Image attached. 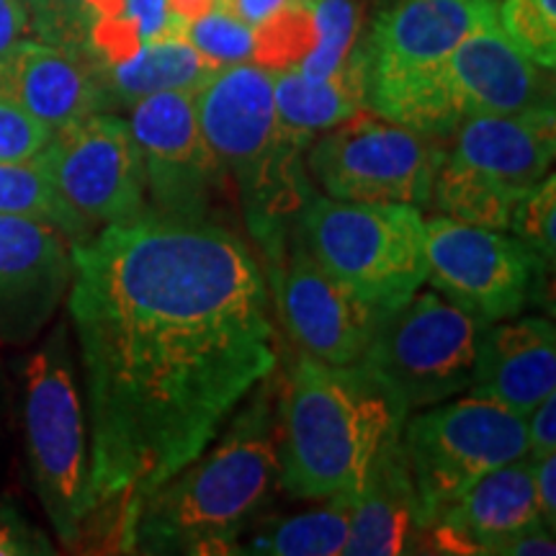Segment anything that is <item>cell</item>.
<instances>
[{
  "label": "cell",
  "instance_id": "4316f807",
  "mask_svg": "<svg viewBox=\"0 0 556 556\" xmlns=\"http://www.w3.org/2000/svg\"><path fill=\"white\" fill-rule=\"evenodd\" d=\"M315 45V16L312 0L291 3L255 26L253 62L266 70L294 67Z\"/></svg>",
  "mask_w": 556,
  "mask_h": 556
},
{
  "label": "cell",
  "instance_id": "cb8c5ba5",
  "mask_svg": "<svg viewBox=\"0 0 556 556\" xmlns=\"http://www.w3.org/2000/svg\"><path fill=\"white\" fill-rule=\"evenodd\" d=\"M356 492L328 497V505L255 528L238 554L258 556H336L343 554Z\"/></svg>",
  "mask_w": 556,
  "mask_h": 556
},
{
  "label": "cell",
  "instance_id": "ffe728a7",
  "mask_svg": "<svg viewBox=\"0 0 556 556\" xmlns=\"http://www.w3.org/2000/svg\"><path fill=\"white\" fill-rule=\"evenodd\" d=\"M73 278L67 238L47 222L0 214V325L39 323Z\"/></svg>",
  "mask_w": 556,
  "mask_h": 556
},
{
  "label": "cell",
  "instance_id": "44dd1931",
  "mask_svg": "<svg viewBox=\"0 0 556 556\" xmlns=\"http://www.w3.org/2000/svg\"><path fill=\"white\" fill-rule=\"evenodd\" d=\"M422 531L420 505H417L413 475L402 430L381 443L364 482L356 492V505L351 513L345 556H394L409 552V539Z\"/></svg>",
  "mask_w": 556,
  "mask_h": 556
},
{
  "label": "cell",
  "instance_id": "7c38bea8",
  "mask_svg": "<svg viewBox=\"0 0 556 556\" xmlns=\"http://www.w3.org/2000/svg\"><path fill=\"white\" fill-rule=\"evenodd\" d=\"M37 160L88 227L129 225L152 214L142 152L122 116L96 111L54 129Z\"/></svg>",
  "mask_w": 556,
  "mask_h": 556
},
{
  "label": "cell",
  "instance_id": "8992f818",
  "mask_svg": "<svg viewBox=\"0 0 556 556\" xmlns=\"http://www.w3.org/2000/svg\"><path fill=\"white\" fill-rule=\"evenodd\" d=\"M435 173L430 204L438 217L507 232L518 201L552 170L554 106L507 116H469Z\"/></svg>",
  "mask_w": 556,
  "mask_h": 556
},
{
  "label": "cell",
  "instance_id": "6da1fadb",
  "mask_svg": "<svg viewBox=\"0 0 556 556\" xmlns=\"http://www.w3.org/2000/svg\"><path fill=\"white\" fill-rule=\"evenodd\" d=\"M70 253L96 505L124 497L127 513L276 371L268 283L248 242L208 219L150 214Z\"/></svg>",
  "mask_w": 556,
  "mask_h": 556
},
{
  "label": "cell",
  "instance_id": "603a6c76",
  "mask_svg": "<svg viewBox=\"0 0 556 556\" xmlns=\"http://www.w3.org/2000/svg\"><path fill=\"white\" fill-rule=\"evenodd\" d=\"M274 103L287 127L317 135L364 109L358 60L330 78H307L296 67L274 73Z\"/></svg>",
  "mask_w": 556,
  "mask_h": 556
},
{
  "label": "cell",
  "instance_id": "f546056e",
  "mask_svg": "<svg viewBox=\"0 0 556 556\" xmlns=\"http://www.w3.org/2000/svg\"><path fill=\"white\" fill-rule=\"evenodd\" d=\"M507 232L523 242L544 266L556 261V178L548 176L518 201Z\"/></svg>",
  "mask_w": 556,
  "mask_h": 556
},
{
  "label": "cell",
  "instance_id": "d4e9b609",
  "mask_svg": "<svg viewBox=\"0 0 556 556\" xmlns=\"http://www.w3.org/2000/svg\"><path fill=\"white\" fill-rule=\"evenodd\" d=\"M0 214L47 222L58 227L67 240H73V245L96 235V229L88 227L60 199L37 155L16 163H0Z\"/></svg>",
  "mask_w": 556,
  "mask_h": 556
},
{
  "label": "cell",
  "instance_id": "9a60e30c",
  "mask_svg": "<svg viewBox=\"0 0 556 556\" xmlns=\"http://www.w3.org/2000/svg\"><path fill=\"white\" fill-rule=\"evenodd\" d=\"M129 109V127L142 152L152 214L206 219L227 173L201 131L197 93L165 90L131 103Z\"/></svg>",
  "mask_w": 556,
  "mask_h": 556
},
{
  "label": "cell",
  "instance_id": "277c9868",
  "mask_svg": "<svg viewBox=\"0 0 556 556\" xmlns=\"http://www.w3.org/2000/svg\"><path fill=\"white\" fill-rule=\"evenodd\" d=\"M197 114L208 148L232 176L250 235L263 250L291 229L312 197L304 173L315 135L278 119L274 70L258 62L219 67L197 90Z\"/></svg>",
  "mask_w": 556,
  "mask_h": 556
},
{
  "label": "cell",
  "instance_id": "484cf974",
  "mask_svg": "<svg viewBox=\"0 0 556 556\" xmlns=\"http://www.w3.org/2000/svg\"><path fill=\"white\" fill-rule=\"evenodd\" d=\"M315 45L294 65L307 78H330L358 60V13L353 0H312Z\"/></svg>",
  "mask_w": 556,
  "mask_h": 556
},
{
  "label": "cell",
  "instance_id": "83f0119b",
  "mask_svg": "<svg viewBox=\"0 0 556 556\" xmlns=\"http://www.w3.org/2000/svg\"><path fill=\"white\" fill-rule=\"evenodd\" d=\"M497 24L507 39L536 65H556V0H503Z\"/></svg>",
  "mask_w": 556,
  "mask_h": 556
},
{
  "label": "cell",
  "instance_id": "4dcf8cb0",
  "mask_svg": "<svg viewBox=\"0 0 556 556\" xmlns=\"http://www.w3.org/2000/svg\"><path fill=\"white\" fill-rule=\"evenodd\" d=\"M31 29L47 45L86 52L88 16L86 0H24Z\"/></svg>",
  "mask_w": 556,
  "mask_h": 556
},
{
  "label": "cell",
  "instance_id": "52a82bcc",
  "mask_svg": "<svg viewBox=\"0 0 556 556\" xmlns=\"http://www.w3.org/2000/svg\"><path fill=\"white\" fill-rule=\"evenodd\" d=\"M312 255L364 302L394 309L428 278L420 206L312 197L299 214Z\"/></svg>",
  "mask_w": 556,
  "mask_h": 556
},
{
  "label": "cell",
  "instance_id": "5b68a950",
  "mask_svg": "<svg viewBox=\"0 0 556 556\" xmlns=\"http://www.w3.org/2000/svg\"><path fill=\"white\" fill-rule=\"evenodd\" d=\"M497 21V0H397L358 47L364 109L428 137L462 124L448 60L469 34Z\"/></svg>",
  "mask_w": 556,
  "mask_h": 556
},
{
  "label": "cell",
  "instance_id": "8d00e7d4",
  "mask_svg": "<svg viewBox=\"0 0 556 556\" xmlns=\"http://www.w3.org/2000/svg\"><path fill=\"white\" fill-rule=\"evenodd\" d=\"M531 462L539 518L556 531V451L544 456H531Z\"/></svg>",
  "mask_w": 556,
  "mask_h": 556
},
{
  "label": "cell",
  "instance_id": "5bb4252c",
  "mask_svg": "<svg viewBox=\"0 0 556 556\" xmlns=\"http://www.w3.org/2000/svg\"><path fill=\"white\" fill-rule=\"evenodd\" d=\"M426 281L484 323L518 317L546 266L510 232L435 217L426 222Z\"/></svg>",
  "mask_w": 556,
  "mask_h": 556
},
{
  "label": "cell",
  "instance_id": "3957f363",
  "mask_svg": "<svg viewBox=\"0 0 556 556\" xmlns=\"http://www.w3.org/2000/svg\"><path fill=\"white\" fill-rule=\"evenodd\" d=\"M407 415L358 364L299 356L281 397L278 484L299 500L358 492L364 475Z\"/></svg>",
  "mask_w": 556,
  "mask_h": 556
},
{
  "label": "cell",
  "instance_id": "f1b7e54d",
  "mask_svg": "<svg viewBox=\"0 0 556 556\" xmlns=\"http://www.w3.org/2000/svg\"><path fill=\"white\" fill-rule=\"evenodd\" d=\"M184 37L191 41L193 50L201 58L212 62L214 67L240 65V62H253L255 52V29L245 21L225 9L208 11L191 24L184 26Z\"/></svg>",
  "mask_w": 556,
  "mask_h": 556
},
{
  "label": "cell",
  "instance_id": "d6a6232c",
  "mask_svg": "<svg viewBox=\"0 0 556 556\" xmlns=\"http://www.w3.org/2000/svg\"><path fill=\"white\" fill-rule=\"evenodd\" d=\"M52 541L13 505H0V556H50Z\"/></svg>",
  "mask_w": 556,
  "mask_h": 556
},
{
  "label": "cell",
  "instance_id": "f35d334b",
  "mask_svg": "<svg viewBox=\"0 0 556 556\" xmlns=\"http://www.w3.org/2000/svg\"><path fill=\"white\" fill-rule=\"evenodd\" d=\"M291 3H302V0H219V9L229 11L255 29V26Z\"/></svg>",
  "mask_w": 556,
  "mask_h": 556
},
{
  "label": "cell",
  "instance_id": "ac0fdd59",
  "mask_svg": "<svg viewBox=\"0 0 556 556\" xmlns=\"http://www.w3.org/2000/svg\"><path fill=\"white\" fill-rule=\"evenodd\" d=\"M469 394L528 415L556 392V328L552 319L526 317L486 325Z\"/></svg>",
  "mask_w": 556,
  "mask_h": 556
},
{
  "label": "cell",
  "instance_id": "836d02e7",
  "mask_svg": "<svg viewBox=\"0 0 556 556\" xmlns=\"http://www.w3.org/2000/svg\"><path fill=\"white\" fill-rule=\"evenodd\" d=\"M554 533V528H548L544 520L536 518L513 536L500 541L492 556H552L556 554Z\"/></svg>",
  "mask_w": 556,
  "mask_h": 556
},
{
  "label": "cell",
  "instance_id": "8fae6325",
  "mask_svg": "<svg viewBox=\"0 0 556 556\" xmlns=\"http://www.w3.org/2000/svg\"><path fill=\"white\" fill-rule=\"evenodd\" d=\"M443 157L435 137L361 109L317 131L304 160L312 180L330 199L428 206Z\"/></svg>",
  "mask_w": 556,
  "mask_h": 556
},
{
  "label": "cell",
  "instance_id": "74e56055",
  "mask_svg": "<svg viewBox=\"0 0 556 556\" xmlns=\"http://www.w3.org/2000/svg\"><path fill=\"white\" fill-rule=\"evenodd\" d=\"M29 29L31 21L24 0H0V60L26 39Z\"/></svg>",
  "mask_w": 556,
  "mask_h": 556
},
{
  "label": "cell",
  "instance_id": "ba28073f",
  "mask_svg": "<svg viewBox=\"0 0 556 556\" xmlns=\"http://www.w3.org/2000/svg\"><path fill=\"white\" fill-rule=\"evenodd\" d=\"M24 428L34 490L58 539L73 546L99 505L90 477L88 417L75 379L67 325H58L52 338L26 361Z\"/></svg>",
  "mask_w": 556,
  "mask_h": 556
},
{
  "label": "cell",
  "instance_id": "ab89813d",
  "mask_svg": "<svg viewBox=\"0 0 556 556\" xmlns=\"http://www.w3.org/2000/svg\"><path fill=\"white\" fill-rule=\"evenodd\" d=\"M165 5H168V16L176 18L180 26H186L217 9L219 0H165Z\"/></svg>",
  "mask_w": 556,
  "mask_h": 556
},
{
  "label": "cell",
  "instance_id": "4fadbf2b",
  "mask_svg": "<svg viewBox=\"0 0 556 556\" xmlns=\"http://www.w3.org/2000/svg\"><path fill=\"white\" fill-rule=\"evenodd\" d=\"M274 276L276 307L304 356L351 366L364 356L387 309L374 307L323 268L299 229L263 250Z\"/></svg>",
  "mask_w": 556,
  "mask_h": 556
},
{
  "label": "cell",
  "instance_id": "e0dca14e",
  "mask_svg": "<svg viewBox=\"0 0 556 556\" xmlns=\"http://www.w3.org/2000/svg\"><path fill=\"white\" fill-rule=\"evenodd\" d=\"M544 70L507 39L497 21L469 34L448 60L462 122L469 116H507L554 106Z\"/></svg>",
  "mask_w": 556,
  "mask_h": 556
},
{
  "label": "cell",
  "instance_id": "7a4b0ae2",
  "mask_svg": "<svg viewBox=\"0 0 556 556\" xmlns=\"http://www.w3.org/2000/svg\"><path fill=\"white\" fill-rule=\"evenodd\" d=\"M276 484L278 426L268 392H261L232 417L217 446H206L124 513L122 552L238 554Z\"/></svg>",
  "mask_w": 556,
  "mask_h": 556
},
{
  "label": "cell",
  "instance_id": "7402d4cb",
  "mask_svg": "<svg viewBox=\"0 0 556 556\" xmlns=\"http://www.w3.org/2000/svg\"><path fill=\"white\" fill-rule=\"evenodd\" d=\"M103 90L111 103H131L165 90H197L217 73L212 62L201 58L193 45L184 37V26L173 18L170 29L144 41L139 50L116 65L99 67Z\"/></svg>",
  "mask_w": 556,
  "mask_h": 556
},
{
  "label": "cell",
  "instance_id": "d6986e66",
  "mask_svg": "<svg viewBox=\"0 0 556 556\" xmlns=\"http://www.w3.org/2000/svg\"><path fill=\"white\" fill-rule=\"evenodd\" d=\"M539 518L533 462L520 456L471 484L430 520L435 546L448 554L492 556L500 541Z\"/></svg>",
  "mask_w": 556,
  "mask_h": 556
},
{
  "label": "cell",
  "instance_id": "2e32d148",
  "mask_svg": "<svg viewBox=\"0 0 556 556\" xmlns=\"http://www.w3.org/2000/svg\"><path fill=\"white\" fill-rule=\"evenodd\" d=\"M0 99L16 103L52 131L109 109L99 65L90 54L29 39L0 60Z\"/></svg>",
  "mask_w": 556,
  "mask_h": 556
},
{
  "label": "cell",
  "instance_id": "d590c367",
  "mask_svg": "<svg viewBox=\"0 0 556 556\" xmlns=\"http://www.w3.org/2000/svg\"><path fill=\"white\" fill-rule=\"evenodd\" d=\"M528 430V456H544L556 451V392L539 402L526 415Z\"/></svg>",
  "mask_w": 556,
  "mask_h": 556
},
{
  "label": "cell",
  "instance_id": "30bf717a",
  "mask_svg": "<svg viewBox=\"0 0 556 556\" xmlns=\"http://www.w3.org/2000/svg\"><path fill=\"white\" fill-rule=\"evenodd\" d=\"M402 446L422 528H428L430 520L471 484L528 454L526 415L467 394L456 402L433 405L428 413L407 415Z\"/></svg>",
  "mask_w": 556,
  "mask_h": 556
},
{
  "label": "cell",
  "instance_id": "1f68e13d",
  "mask_svg": "<svg viewBox=\"0 0 556 556\" xmlns=\"http://www.w3.org/2000/svg\"><path fill=\"white\" fill-rule=\"evenodd\" d=\"M50 137V127L34 119L16 103L0 99V163H16V160L39 155Z\"/></svg>",
  "mask_w": 556,
  "mask_h": 556
},
{
  "label": "cell",
  "instance_id": "e575fe53",
  "mask_svg": "<svg viewBox=\"0 0 556 556\" xmlns=\"http://www.w3.org/2000/svg\"><path fill=\"white\" fill-rule=\"evenodd\" d=\"M122 18L131 24L142 45L168 31L173 24L165 0H124Z\"/></svg>",
  "mask_w": 556,
  "mask_h": 556
},
{
  "label": "cell",
  "instance_id": "9c48e42d",
  "mask_svg": "<svg viewBox=\"0 0 556 556\" xmlns=\"http://www.w3.org/2000/svg\"><path fill=\"white\" fill-rule=\"evenodd\" d=\"M486 325L438 291H415L387 312L356 364L409 415L467 392Z\"/></svg>",
  "mask_w": 556,
  "mask_h": 556
}]
</instances>
